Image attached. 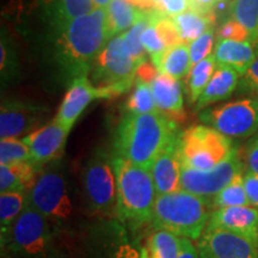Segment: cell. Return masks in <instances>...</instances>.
I'll use <instances>...</instances> for the list:
<instances>
[{"instance_id": "obj_1", "label": "cell", "mask_w": 258, "mask_h": 258, "mask_svg": "<svg viewBox=\"0 0 258 258\" xmlns=\"http://www.w3.org/2000/svg\"><path fill=\"white\" fill-rule=\"evenodd\" d=\"M110 38L106 9H96L54 29V59L64 78L73 82L79 77H89L93 62Z\"/></svg>"}, {"instance_id": "obj_2", "label": "cell", "mask_w": 258, "mask_h": 258, "mask_svg": "<svg viewBox=\"0 0 258 258\" xmlns=\"http://www.w3.org/2000/svg\"><path fill=\"white\" fill-rule=\"evenodd\" d=\"M177 134V124L160 112H127L116 131L115 153L151 171L154 160Z\"/></svg>"}, {"instance_id": "obj_3", "label": "cell", "mask_w": 258, "mask_h": 258, "mask_svg": "<svg viewBox=\"0 0 258 258\" xmlns=\"http://www.w3.org/2000/svg\"><path fill=\"white\" fill-rule=\"evenodd\" d=\"M112 166L117 186L116 219L129 230L138 232L151 225L153 219L158 195L151 171L135 165L115 152L112 153Z\"/></svg>"}, {"instance_id": "obj_4", "label": "cell", "mask_w": 258, "mask_h": 258, "mask_svg": "<svg viewBox=\"0 0 258 258\" xmlns=\"http://www.w3.org/2000/svg\"><path fill=\"white\" fill-rule=\"evenodd\" d=\"M213 211L211 200L178 190L157 196L151 226L196 241L207 228Z\"/></svg>"}, {"instance_id": "obj_5", "label": "cell", "mask_w": 258, "mask_h": 258, "mask_svg": "<svg viewBox=\"0 0 258 258\" xmlns=\"http://www.w3.org/2000/svg\"><path fill=\"white\" fill-rule=\"evenodd\" d=\"M28 202L50 222L55 232L72 228L76 220V205L69 175L60 160L41 170L28 194Z\"/></svg>"}, {"instance_id": "obj_6", "label": "cell", "mask_w": 258, "mask_h": 258, "mask_svg": "<svg viewBox=\"0 0 258 258\" xmlns=\"http://www.w3.org/2000/svg\"><path fill=\"white\" fill-rule=\"evenodd\" d=\"M84 211L93 220L116 219L117 186L112 166V154L97 148L84 165L80 175Z\"/></svg>"}, {"instance_id": "obj_7", "label": "cell", "mask_w": 258, "mask_h": 258, "mask_svg": "<svg viewBox=\"0 0 258 258\" xmlns=\"http://www.w3.org/2000/svg\"><path fill=\"white\" fill-rule=\"evenodd\" d=\"M137 69L138 63L129 53L124 35H116L93 62L90 82L99 98L114 99L129 91L135 83Z\"/></svg>"}, {"instance_id": "obj_8", "label": "cell", "mask_w": 258, "mask_h": 258, "mask_svg": "<svg viewBox=\"0 0 258 258\" xmlns=\"http://www.w3.org/2000/svg\"><path fill=\"white\" fill-rule=\"evenodd\" d=\"M55 231L28 202L11 228L2 234L3 256L10 258H51Z\"/></svg>"}, {"instance_id": "obj_9", "label": "cell", "mask_w": 258, "mask_h": 258, "mask_svg": "<svg viewBox=\"0 0 258 258\" xmlns=\"http://www.w3.org/2000/svg\"><path fill=\"white\" fill-rule=\"evenodd\" d=\"M85 258H148L140 235L117 219H98L83 234Z\"/></svg>"}, {"instance_id": "obj_10", "label": "cell", "mask_w": 258, "mask_h": 258, "mask_svg": "<svg viewBox=\"0 0 258 258\" xmlns=\"http://www.w3.org/2000/svg\"><path fill=\"white\" fill-rule=\"evenodd\" d=\"M235 146L230 138L208 125H192L178 134V154L182 166L211 170L227 159Z\"/></svg>"}, {"instance_id": "obj_11", "label": "cell", "mask_w": 258, "mask_h": 258, "mask_svg": "<svg viewBox=\"0 0 258 258\" xmlns=\"http://www.w3.org/2000/svg\"><path fill=\"white\" fill-rule=\"evenodd\" d=\"M199 118L231 140L251 138L258 132V98L246 97L206 108Z\"/></svg>"}, {"instance_id": "obj_12", "label": "cell", "mask_w": 258, "mask_h": 258, "mask_svg": "<svg viewBox=\"0 0 258 258\" xmlns=\"http://www.w3.org/2000/svg\"><path fill=\"white\" fill-rule=\"evenodd\" d=\"M241 172H244V161L235 147L227 159L211 170L201 171L182 166L180 190L212 200Z\"/></svg>"}, {"instance_id": "obj_13", "label": "cell", "mask_w": 258, "mask_h": 258, "mask_svg": "<svg viewBox=\"0 0 258 258\" xmlns=\"http://www.w3.org/2000/svg\"><path fill=\"white\" fill-rule=\"evenodd\" d=\"M47 114L48 109L43 105L17 99L3 101L0 109V137L16 139L29 133L43 122Z\"/></svg>"}, {"instance_id": "obj_14", "label": "cell", "mask_w": 258, "mask_h": 258, "mask_svg": "<svg viewBox=\"0 0 258 258\" xmlns=\"http://www.w3.org/2000/svg\"><path fill=\"white\" fill-rule=\"evenodd\" d=\"M200 258H258V246L231 232L206 228L198 240Z\"/></svg>"}, {"instance_id": "obj_15", "label": "cell", "mask_w": 258, "mask_h": 258, "mask_svg": "<svg viewBox=\"0 0 258 258\" xmlns=\"http://www.w3.org/2000/svg\"><path fill=\"white\" fill-rule=\"evenodd\" d=\"M70 131L56 120L31 132L23 139L30 148L31 159L41 169L62 157Z\"/></svg>"}, {"instance_id": "obj_16", "label": "cell", "mask_w": 258, "mask_h": 258, "mask_svg": "<svg viewBox=\"0 0 258 258\" xmlns=\"http://www.w3.org/2000/svg\"><path fill=\"white\" fill-rule=\"evenodd\" d=\"M207 227L238 234L258 246V209L252 206L215 209Z\"/></svg>"}, {"instance_id": "obj_17", "label": "cell", "mask_w": 258, "mask_h": 258, "mask_svg": "<svg viewBox=\"0 0 258 258\" xmlns=\"http://www.w3.org/2000/svg\"><path fill=\"white\" fill-rule=\"evenodd\" d=\"M178 134L164 147L151 167L157 195H165L180 190L182 163L178 154Z\"/></svg>"}, {"instance_id": "obj_18", "label": "cell", "mask_w": 258, "mask_h": 258, "mask_svg": "<svg viewBox=\"0 0 258 258\" xmlns=\"http://www.w3.org/2000/svg\"><path fill=\"white\" fill-rule=\"evenodd\" d=\"M99 95L90 82L88 76L79 77L70 84L57 111L55 120L64 127L72 129L82 112L93 99H98Z\"/></svg>"}, {"instance_id": "obj_19", "label": "cell", "mask_w": 258, "mask_h": 258, "mask_svg": "<svg viewBox=\"0 0 258 258\" xmlns=\"http://www.w3.org/2000/svg\"><path fill=\"white\" fill-rule=\"evenodd\" d=\"M154 102L158 111L172 123L178 124L184 121L185 112L183 106L182 84L166 74L159 73L151 84Z\"/></svg>"}, {"instance_id": "obj_20", "label": "cell", "mask_w": 258, "mask_h": 258, "mask_svg": "<svg viewBox=\"0 0 258 258\" xmlns=\"http://www.w3.org/2000/svg\"><path fill=\"white\" fill-rule=\"evenodd\" d=\"M257 47L252 42L218 40L213 55L218 66L231 67L243 77L257 56Z\"/></svg>"}, {"instance_id": "obj_21", "label": "cell", "mask_w": 258, "mask_h": 258, "mask_svg": "<svg viewBox=\"0 0 258 258\" xmlns=\"http://www.w3.org/2000/svg\"><path fill=\"white\" fill-rule=\"evenodd\" d=\"M40 3L44 18L53 30L96 10L92 0H40Z\"/></svg>"}, {"instance_id": "obj_22", "label": "cell", "mask_w": 258, "mask_h": 258, "mask_svg": "<svg viewBox=\"0 0 258 258\" xmlns=\"http://www.w3.org/2000/svg\"><path fill=\"white\" fill-rule=\"evenodd\" d=\"M239 79L240 74L237 71L231 67L218 66L208 85L203 90L201 97L196 103V110H202L208 105L230 98L239 85Z\"/></svg>"}, {"instance_id": "obj_23", "label": "cell", "mask_w": 258, "mask_h": 258, "mask_svg": "<svg viewBox=\"0 0 258 258\" xmlns=\"http://www.w3.org/2000/svg\"><path fill=\"white\" fill-rule=\"evenodd\" d=\"M41 170L32 160L9 165L0 164V191H25L29 194Z\"/></svg>"}, {"instance_id": "obj_24", "label": "cell", "mask_w": 258, "mask_h": 258, "mask_svg": "<svg viewBox=\"0 0 258 258\" xmlns=\"http://www.w3.org/2000/svg\"><path fill=\"white\" fill-rule=\"evenodd\" d=\"M152 62L156 64L159 73L177 80L183 79L189 76L192 69L189 44L183 42L178 46L169 48Z\"/></svg>"}, {"instance_id": "obj_25", "label": "cell", "mask_w": 258, "mask_h": 258, "mask_svg": "<svg viewBox=\"0 0 258 258\" xmlns=\"http://www.w3.org/2000/svg\"><path fill=\"white\" fill-rule=\"evenodd\" d=\"M172 19L178 28L183 42L188 44L208 31L209 29L214 28L215 24L214 14H202L192 9L186 10L185 12L176 16Z\"/></svg>"}, {"instance_id": "obj_26", "label": "cell", "mask_w": 258, "mask_h": 258, "mask_svg": "<svg viewBox=\"0 0 258 258\" xmlns=\"http://www.w3.org/2000/svg\"><path fill=\"white\" fill-rule=\"evenodd\" d=\"M144 12L128 0H111L106 8L111 38L116 35H121L124 30H129L141 18Z\"/></svg>"}, {"instance_id": "obj_27", "label": "cell", "mask_w": 258, "mask_h": 258, "mask_svg": "<svg viewBox=\"0 0 258 258\" xmlns=\"http://www.w3.org/2000/svg\"><path fill=\"white\" fill-rule=\"evenodd\" d=\"M180 249L182 238L172 232L153 228L148 238V258H177Z\"/></svg>"}, {"instance_id": "obj_28", "label": "cell", "mask_w": 258, "mask_h": 258, "mask_svg": "<svg viewBox=\"0 0 258 258\" xmlns=\"http://www.w3.org/2000/svg\"><path fill=\"white\" fill-rule=\"evenodd\" d=\"M228 17L235 19L250 34L251 41H258V0H232L228 5Z\"/></svg>"}, {"instance_id": "obj_29", "label": "cell", "mask_w": 258, "mask_h": 258, "mask_svg": "<svg viewBox=\"0 0 258 258\" xmlns=\"http://www.w3.org/2000/svg\"><path fill=\"white\" fill-rule=\"evenodd\" d=\"M218 67L214 55H209L199 63L194 64L188 76V95L190 103H198L203 90L212 79L215 69Z\"/></svg>"}, {"instance_id": "obj_30", "label": "cell", "mask_w": 258, "mask_h": 258, "mask_svg": "<svg viewBox=\"0 0 258 258\" xmlns=\"http://www.w3.org/2000/svg\"><path fill=\"white\" fill-rule=\"evenodd\" d=\"M28 205V192L9 191L0 195V226L2 234L8 232Z\"/></svg>"}, {"instance_id": "obj_31", "label": "cell", "mask_w": 258, "mask_h": 258, "mask_svg": "<svg viewBox=\"0 0 258 258\" xmlns=\"http://www.w3.org/2000/svg\"><path fill=\"white\" fill-rule=\"evenodd\" d=\"M213 209L228 208V207H241V206H250L246 191L244 186V172L238 173L230 184H227L218 195L212 200Z\"/></svg>"}, {"instance_id": "obj_32", "label": "cell", "mask_w": 258, "mask_h": 258, "mask_svg": "<svg viewBox=\"0 0 258 258\" xmlns=\"http://www.w3.org/2000/svg\"><path fill=\"white\" fill-rule=\"evenodd\" d=\"M128 114H151L159 112L154 102L151 85L135 80V88L124 104Z\"/></svg>"}, {"instance_id": "obj_33", "label": "cell", "mask_w": 258, "mask_h": 258, "mask_svg": "<svg viewBox=\"0 0 258 258\" xmlns=\"http://www.w3.org/2000/svg\"><path fill=\"white\" fill-rule=\"evenodd\" d=\"M148 22H150V11H145L137 23L123 34L129 53H131L135 62L138 63V66L141 62H144L145 60H147L146 50H145L143 43H141V35L146 29Z\"/></svg>"}, {"instance_id": "obj_34", "label": "cell", "mask_w": 258, "mask_h": 258, "mask_svg": "<svg viewBox=\"0 0 258 258\" xmlns=\"http://www.w3.org/2000/svg\"><path fill=\"white\" fill-rule=\"evenodd\" d=\"M30 160H32L30 148L23 140L2 139L0 141V164L9 165V164L23 163V161Z\"/></svg>"}, {"instance_id": "obj_35", "label": "cell", "mask_w": 258, "mask_h": 258, "mask_svg": "<svg viewBox=\"0 0 258 258\" xmlns=\"http://www.w3.org/2000/svg\"><path fill=\"white\" fill-rule=\"evenodd\" d=\"M152 19L154 25H156L158 35H159L160 40L166 49L183 43L178 28H177L172 18L166 17V16L161 15L160 12L156 11V10H152Z\"/></svg>"}, {"instance_id": "obj_36", "label": "cell", "mask_w": 258, "mask_h": 258, "mask_svg": "<svg viewBox=\"0 0 258 258\" xmlns=\"http://www.w3.org/2000/svg\"><path fill=\"white\" fill-rule=\"evenodd\" d=\"M0 67H2V82H9L15 78L17 73V62H16L15 49L9 37L2 34V44H0Z\"/></svg>"}, {"instance_id": "obj_37", "label": "cell", "mask_w": 258, "mask_h": 258, "mask_svg": "<svg viewBox=\"0 0 258 258\" xmlns=\"http://www.w3.org/2000/svg\"><path fill=\"white\" fill-rule=\"evenodd\" d=\"M141 43H143L145 50L151 55V60L152 61L158 59L166 50L165 46H164V43L160 40L159 35H158L156 25H154L152 19V10L150 11V22H148L146 29L144 30L143 35H141Z\"/></svg>"}, {"instance_id": "obj_38", "label": "cell", "mask_w": 258, "mask_h": 258, "mask_svg": "<svg viewBox=\"0 0 258 258\" xmlns=\"http://www.w3.org/2000/svg\"><path fill=\"white\" fill-rule=\"evenodd\" d=\"M214 30V28L209 29L208 31H206L205 34L201 35L199 38H196L195 41H192L191 43L189 44L190 57H191L192 66L211 55L215 40Z\"/></svg>"}, {"instance_id": "obj_39", "label": "cell", "mask_w": 258, "mask_h": 258, "mask_svg": "<svg viewBox=\"0 0 258 258\" xmlns=\"http://www.w3.org/2000/svg\"><path fill=\"white\" fill-rule=\"evenodd\" d=\"M217 38L218 40H232L238 42H252L246 29L231 17H227L224 23L218 28Z\"/></svg>"}, {"instance_id": "obj_40", "label": "cell", "mask_w": 258, "mask_h": 258, "mask_svg": "<svg viewBox=\"0 0 258 258\" xmlns=\"http://www.w3.org/2000/svg\"><path fill=\"white\" fill-rule=\"evenodd\" d=\"M153 6L161 15L173 18L189 10V0H153Z\"/></svg>"}, {"instance_id": "obj_41", "label": "cell", "mask_w": 258, "mask_h": 258, "mask_svg": "<svg viewBox=\"0 0 258 258\" xmlns=\"http://www.w3.org/2000/svg\"><path fill=\"white\" fill-rule=\"evenodd\" d=\"M244 161L246 165V171L258 173V132L251 137L245 147Z\"/></svg>"}, {"instance_id": "obj_42", "label": "cell", "mask_w": 258, "mask_h": 258, "mask_svg": "<svg viewBox=\"0 0 258 258\" xmlns=\"http://www.w3.org/2000/svg\"><path fill=\"white\" fill-rule=\"evenodd\" d=\"M258 50V48H257ZM239 86L241 91H258V51L256 59L251 63L249 70L244 74L243 78L240 79Z\"/></svg>"}, {"instance_id": "obj_43", "label": "cell", "mask_w": 258, "mask_h": 258, "mask_svg": "<svg viewBox=\"0 0 258 258\" xmlns=\"http://www.w3.org/2000/svg\"><path fill=\"white\" fill-rule=\"evenodd\" d=\"M159 76V71H158L157 66L152 61L145 60L144 62H141L137 69V74H135V80L151 85L157 77Z\"/></svg>"}, {"instance_id": "obj_44", "label": "cell", "mask_w": 258, "mask_h": 258, "mask_svg": "<svg viewBox=\"0 0 258 258\" xmlns=\"http://www.w3.org/2000/svg\"><path fill=\"white\" fill-rule=\"evenodd\" d=\"M244 186L250 206L258 209V173L251 171L244 172Z\"/></svg>"}, {"instance_id": "obj_45", "label": "cell", "mask_w": 258, "mask_h": 258, "mask_svg": "<svg viewBox=\"0 0 258 258\" xmlns=\"http://www.w3.org/2000/svg\"><path fill=\"white\" fill-rule=\"evenodd\" d=\"M222 0H189V9L202 14H214V10Z\"/></svg>"}, {"instance_id": "obj_46", "label": "cell", "mask_w": 258, "mask_h": 258, "mask_svg": "<svg viewBox=\"0 0 258 258\" xmlns=\"http://www.w3.org/2000/svg\"><path fill=\"white\" fill-rule=\"evenodd\" d=\"M177 258H200L198 246L188 238H182V249Z\"/></svg>"}, {"instance_id": "obj_47", "label": "cell", "mask_w": 258, "mask_h": 258, "mask_svg": "<svg viewBox=\"0 0 258 258\" xmlns=\"http://www.w3.org/2000/svg\"><path fill=\"white\" fill-rule=\"evenodd\" d=\"M129 3L137 6L143 11H151V10H154L153 6V0H128Z\"/></svg>"}, {"instance_id": "obj_48", "label": "cell", "mask_w": 258, "mask_h": 258, "mask_svg": "<svg viewBox=\"0 0 258 258\" xmlns=\"http://www.w3.org/2000/svg\"><path fill=\"white\" fill-rule=\"evenodd\" d=\"M92 2L96 9H106L111 3V0H92Z\"/></svg>"}, {"instance_id": "obj_49", "label": "cell", "mask_w": 258, "mask_h": 258, "mask_svg": "<svg viewBox=\"0 0 258 258\" xmlns=\"http://www.w3.org/2000/svg\"><path fill=\"white\" fill-rule=\"evenodd\" d=\"M256 47H257V48H258V42H257V43H256Z\"/></svg>"}, {"instance_id": "obj_50", "label": "cell", "mask_w": 258, "mask_h": 258, "mask_svg": "<svg viewBox=\"0 0 258 258\" xmlns=\"http://www.w3.org/2000/svg\"><path fill=\"white\" fill-rule=\"evenodd\" d=\"M257 42H258V41H257Z\"/></svg>"}]
</instances>
